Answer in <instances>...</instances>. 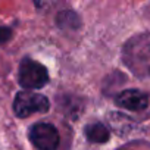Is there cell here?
Returning <instances> with one entry per match:
<instances>
[{
	"label": "cell",
	"instance_id": "obj_1",
	"mask_svg": "<svg viewBox=\"0 0 150 150\" xmlns=\"http://www.w3.org/2000/svg\"><path fill=\"white\" fill-rule=\"evenodd\" d=\"M122 59L134 75L150 78V33L131 37L122 49Z\"/></svg>",
	"mask_w": 150,
	"mask_h": 150
},
{
	"label": "cell",
	"instance_id": "obj_2",
	"mask_svg": "<svg viewBox=\"0 0 150 150\" xmlns=\"http://www.w3.org/2000/svg\"><path fill=\"white\" fill-rule=\"evenodd\" d=\"M19 84L24 88H41L49 81L47 69L37 60L25 57L19 65Z\"/></svg>",
	"mask_w": 150,
	"mask_h": 150
},
{
	"label": "cell",
	"instance_id": "obj_3",
	"mask_svg": "<svg viewBox=\"0 0 150 150\" xmlns=\"http://www.w3.org/2000/svg\"><path fill=\"white\" fill-rule=\"evenodd\" d=\"M13 110L19 118H27L33 113H43L49 110V100L43 94L19 91L13 100Z\"/></svg>",
	"mask_w": 150,
	"mask_h": 150
},
{
	"label": "cell",
	"instance_id": "obj_4",
	"mask_svg": "<svg viewBox=\"0 0 150 150\" xmlns=\"http://www.w3.org/2000/svg\"><path fill=\"white\" fill-rule=\"evenodd\" d=\"M30 140L38 150H56L59 146V132L54 125L38 122L31 127Z\"/></svg>",
	"mask_w": 150,
	"mask_h": 150
},
{
	"label": "cell",
	"instance_id": "obj_5",
	"mask_svg": "<svg viewBox=\"0 0 150 150\" xmlns=\"http://www.w3.org/2000/svg\"><path fill=\"white\" fill-rule=\"evenodd\" d=\"M115 103L132 112L144 110L149 106V94L141 90H135V88L124 90L115 97Z\"/></svg>",
	"mask_w": 150,
	"mask_h": 150
},
{
	"label": "cell",
	"instance_id": "obj_6",
	"mask_svg": "<svg viewBox=\"0 0 150 150\" xmlns=\"http://www.w3.org/2000/svg\"><path fill=\"white\" fill-rule=\"evenodd\" d=\"M86 137L88 141L91 143H106L110 138V131L106 125L100 124V122H94V124H88L86 127Z\"/></svg>",
	"mask_w": 150,
	"mask_h": 150
},
{
	"label": "cell",
	"instance_id": "obj_7",
	"mask_svg": "<svg viewBox=\"0 0 150 150\" xmlns=\"http://www.w3.org/2000/svg\"><path fill=\"white\" fill-rule=\"evenodd\" d=\"M56 22L63 30H77L80 27V24H81L78 15L75 12H72V11H63V12L57 13Z\"/></svg>",
	"mask_w": 150,
	"mask_h": 150
},
{
	"label": "cell",
	"instance_id": "obj_8",
	"mask_svg": "<svg viewBox=\"0 0 150 150\" xmlns=\"http://www.w3.org/2000/svg\"><path fill=\"white\" fill-rule=\"evenodd\" d=\"M108 119H109L110 127H112L119 135H122V134L131 131V121H129L125 115H121V113H110Z\"/></svg>",
	"mask_w": 150,
	"mask_h": 150
},
{
	"label": "cell",
	"instance_id": "obj_9",
	"mask_svg": "<svg viewBox=\"0 0 150 150\" xmlns=\"http://www.w3.org/2000/svg\"><path fill=\"white\" fill-rule=\"evenodd\" d=\"M12 37V30L8 27H0V43H6Z\"/></svg>",
	"mask_w": 150,
	"mask_h": 150
}]
</instances>
